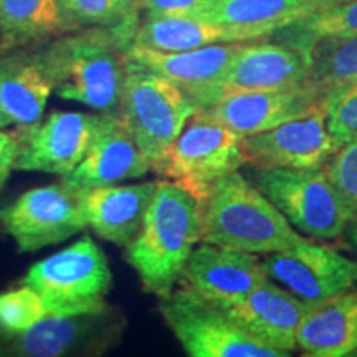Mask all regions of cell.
Here are the masks:
<instances>
[{
  "mask_svg": "<svg viewBox=\"0 0 357 357\" xmlns=\"http://www.w3.org/2000/svg\"><path fill=\"white\" fill-rule=\"evenodd\" d=\"M242 43H213L185 52H159L129 45L124 53L128 61L169 79L190 98L220 82Z\"/></svg>",
  "mask_w": 357,
  "mask_h": 357,
  "instance_id": "21",
  "label": "cell"
},
{
  "mask_svg": "<svg viewBox=\"0 0 357 357\" xmlns=\"http://www.w3.org/2000/svg\"><path fill=\"white\" fill-rule=\"evenodd\" d=\"M129 40L113 29H84L42 48L55 79V93L98 114L118 116L128 77Z\"/></svg>",
  "mask_w": 357,
  "mask_h": 357,
  "instance_id": "2",
  "label": "cell"
},
{
  "mask_svg": "<svg viewBox=\"0 0 357 357\" xmlns=\"http://www.w3.org/2000/svg\"><path fill=\"white\" fill-rule=\"evenodd\" d=\"M255 184L291 225L314 238H337L351 222L324 167L260 169Z\"/></svg>",
  "mask_w": 357,
  "mask_h": 357,
  "instance_id": "7",
  "label": "cell"
},
{
  "mask_svg": "<svg viewBox=\"0 0 357 357\" xmlns=\"http://www.w3.org/2000/svg\"><path fill=\"white\" fill-rule=\"evenodd\" d=\"M316 306L319 305L303 301L268 278L242 301L225 310L253 339L289 356L298 347L296 334L303 318Z\"/></svg>",
  "mask_w": 357,
  "mask_h": 357,
  "instance_id": "17",
  "label": "cell"
},
{
  "mask_svg": "<svg viewBox=\"0 0 357 357\" xmlns=\"http://www.w3.org/2000/svg\"><path fill=\"white\" fill-rule=\"evenodd\" d=\"M212 2L213 0H139V8L147 15H185L204 19Z\"/></svg>",
  "mask_w": 357,
  "mask_h": 357,
  "instance_id": "32",
  "label": "cell"
},
{
  "mask_svg": "<svg viewBox=\"0 0 357 357\" xmlns=\"http://www.w3.org/2000/svg\"><path fill=\"white\" fill-rule=\"evenodd\" d=\"M65 314L29 284L0 293V333L19 334L50 316Z\"/></svg>",
  "mask_w": 357,
  "mask_h": 357,
  "instance_id": "29",
  "label": "cell"
},
{
  "mask_svg": "<svg viewBox=\"0 0 357 357\" xmlns=\"http://www.w3.org/2000/svg\"><path fill=\"white\" fill-rule=\"evenodd\" d=\"M24 284L37 289L65 314H73L108 305L105 298L113 287V275L105 252L91 236L83 235L70 247L35 263Z\"/></svg>",
  "mask_w": 357,
  "mask_h": 357,
  "instance_id": "8",
  "label": "cell"
},
{
  "mask_svg": "<svg viewBox=\"0 0 357 357\" xmlns=\"http://www.w3.org/2000/svg\"><path fill=\"white\" fill-rule=\"evenodd\" d=\"M324 171L349 213L351 222L357 220V137L339 147L324 164Z\"/></svg>",
  "mask_w": 357,
  "mask_h": 357,
  "instance_id": "30",
  "label": "cell"
},
{
  "mask_svg": "<svg viewBox=\"0 0 357 357\" xmlns=\"http://www.w3.org/2000/svg\"><path fill=\"white\" fill-rule=\"evenodd\" d=\"M121 106L116 118L154 169L197 111L177 84L128 61Z\"/></svg>",
  "mask_w": 357,
  "mask_h": 357,
  "instance_id": "4",
  "label": "cell"
},
{
  "mask_svg": "<svg viewBox=\"0 0 357 357\" xmlns=\"http://www.w3.org/2000/svg\"><path fill=\"white\" fill-rule=\"evenodd\" d=\"M101 114L55 111L45 121L20 132L17 171L56 174L65 177L75 171L95 137Z\"/></svg>",
  "mask_w": 357,
  "mask_h": 357,
  "instance_id": "14",
  "label": "cell"
},
{
  "mask_svg": "<svg viewBox=\"0 0 357 357\" xmlns=\"http://www.w3.org/2000/svg\"><path fill=\"white\" fill-rule=\"evenodd\" d=\"M258 40L252 32L213 24L199 17L144 15L137 22L131 45L159 52H185L213 43Z\"/></svg>",
  "mask_w": 357,
  "mask_h": 357,
  "instance_id": "22",
  "label": "cell"
},
{
  "mask_svg": "<svg viewBox=\"0 0 357 357\" xmlns=\"http://www.w3.org/2000/svg\"><path fill=\"white\" fill-rule=\"evenodd\" d=\"M357 82V35L323 40L311 52L307 84L326 96L334 89Z\"/></svg>",
  "mask_w": 357,
  "mask_h": 357,
  "instance_id": "27",
  "label": "cell"
},
{
  "mask_svg": "<svg viewBox=\"0 0 357 357\" xmlns=\"http://www.w3.org/2000/svg\"><path fill=\"white\" fill-rule=\"evenodd\" d=\"M352 293H354V296H356V300H357V288L352 289Z\"/></svg>",
  "mask_w": 357,
  "mask_h": 357,
  "instance_id": "37",
  "label": "cell"
},
{
  "mask_svg": "<svg viewBox=\"0 0 357 357\" xmlns=\"http://www.w3.org/2000/svg\"><path fill=\"white\" fill-rule=\"evenodd\" d=\"M263 266L268 278L312 305H323L357 287V261L310 238L296 247L266 253Z\"/></svg>",
  "mask_w": 357,
  "mask_h": 357,
  "instance_id": "11",
  "label": "cell"
},
{
  "mask_svg": "<svg viewBox=\"0 0 357 357\" xmlns=\"http://www.w3.org/2000/svg\"><path fill=\"white\" fill-rule=\"evenodd\" d=\"M124 324L121 311L109 305L93 311L50 316L24 333H0V356H100L118 344Z\"/></svg>",
  "mask_w": 357,
  "mask_h": 357,
  "instance_id": "9",
  "label": "cell"
},
{
  "mask_svg": "<svg viewBox=\"0 0 357 357\" xmlns=\"http://www.w3.org/2000/svg\"><path fill=\"white\" fill-rule=\"evenodd\" d=\"M240 139L230 128L195 111L154 171L184 187L200 204L222 177L247 164Z\"/></svg>",
  "mask_w": 357,
  "mask_h": 357,
  "instance_id": "6",
  "label": "cell"
},
{
  "mask_svg": "<svg viewBox=\"0 0 357 357\" xmlns=\"http://www.w3.org/2000/svg\"><path fill=\"white\" fill-rule=\"evenodd\" d=\"M200 242L273 253L306 242L273 202L238 171L222 177L200 202Z\"/></svg>",
  "mask_w": 357,
  "mask_h": 357,
  "instance_id": "3",
  "label": "cell"
},
{
  "mask_svg": "<svg viewBox=\"0 0 357 357\" xmlns=\"http://www.w3.org/2000/svg\"><path fill=\"white\" fill-rule=\"evenodd\" d=\"M71 32L113 29L132 42L139 0H58Z\"/></svg>",
  "mask_w": 357,
  "mask_h": 357,
  "instance_id": "28",
  "label": "cell"
},
{
  "mask_svg": "<svg viewBox=\"0 0 357 357\" xmlns=\"http://www.w3.org/2000/svg\"><path fill=\"white\" fill-rule=\"evenodd\" d=\"M346 231H347V238H349L352 248H354L357 253V220L347 223Z\"/></svg>",
  "mask_w": 357,
  "mask_h": 357,
  "instance_id": "34",
  "label": "cell"
},
{
  "mask_svg": "<svg viewBox=\"0 0 357 357\" xmlns=\"http://www.w3.org/2000/svg\"><path fill=\"white\" fill-rule=\"evenodd\" d=\"M321 102L323 96L305 83L283 89L229 93L197 111L217 119L243 137L268 131L289 119L301 118L321 106Z\"/></svg>",
  "mask_w": 357,
  "mask_h": 357,
  "instance_id": "15",
  "label": "cell"
},
{
  "mask_svg": "<svg viewBox=\"0 0 357 357\" xmlns=\"http://www.w3.org/2000/svg\"><path fill=\"white\" fill-rule=\"evenodd\" d=\"M334 2L339 0H213L204 19L265 38Z\"/></svg>",
  "mask_w": 357,
  "mask_h": 357,
  "instance_id": "24",
  "label": "cell"
},
{
  "mask_svg": "<svg viewBox=\"0 0 357 357\" xmlns=\"http://www.w3.org/2000/svg\"><path fill=\"white\" fill-rule=\"evenodd\" d=\"M352 356H357V342H356V349H354V352H352Z\"/></svg>",
  "mask_w": 357,
  "mask_h": 357,
  "instance_id": "36",
  "label": "cell"
},
{
  "mask_svg": "<svg viewBox=\"0 0 357 357\" xmlns=\"http://www.w3.org/2000/svg\"><path fill=\"white\" fill-rule=\"evenodd\" d=\"M329 132L339 144L357 137V82L334 89L323 98Z\"/></svg>",
  "mask_w": 357,
  "mask_h": 357,
  "instance_id": "31",
  "label": "cell"
},
{
  "mask_svg": "<svg viewBox=\"0 0 357 357\" xmlns=\"http://www.w3.org/2000/svg\"><path fill=\"white\" fill-rule=\"evenodd\" d=\"M0 225L22 253L65 242L88 229L82 189L61 178L58 184L26 190L15 202L0 208Z\"/></svg>",
  "mask_w": 357,
  "mask_h": 357,
  "instance_id": "10",
  "label": "cell"
},
{
  "mask_svg": "<svg viewBox=\"0 0 357 357\" xmlns=\"http://www.w3.org/2000/svg\"><path fill=\"white\" fill-rule=\"evenodd\" d=\"M276 33L280 35L281 42L291 45L311 58L312 48L323 40L356 37L357 0H339L311 12Z\"/></svg>",
  "mask_w": 357,
  "mask_h": 357,
  "instance_id": "26",
  "label": "cell"
},
{
  "mask_svg": "<svg viewBox=\"0 0 357 357\" xmlns=\"http://www.w3.org/2000/svg\"><path fill=\"white\" fill-rule=\"evenodd\" d=\"M151 171V162L116 116H100L95 137L82 162L61 177L78 189L111 185L137 178Z\"/></svg>",
  "mask_w": 357,
  "mask_h": 357,
  "instance_id": "19",
  "label": "cell"
},
{
  "mask_svg": "<svg viewBox=\"0 0 357 357\" xmlns=\"http://www.w3.org/2000/svg\"><path fill=\"white\" fill-rule=\"evenodd\" d=\"M159 312L190 357H284L245 333L225 307L189 284L159 300Z\"/></svg>",
  "mask_w": 357,
  "mask_h": 357,
  "instance_id": "5",
  "label": "cell"
},
{
  "mask_svg": "<svg viewBox=\"0 0 357 357\" xmlns=\"http://www.w3.org/2000/svg\"><path fill=\"white\" fill-rule=\"evenodd\" d=\"M311 58L283 42L242 43L220 82L190 96L195 108L202 109L218 96L240 91L283 89L307 83Z\"/></svg>",
  "mask_w": 357,
  "mask_h": 357,
  "instance_id": "12",
  "label": "cell"
},
{
  "mask_svg": "<svg viewBox=\"0 0 357 357\" xmlns=\"http://www.w3.org/2000/svg\"><path fill=\"white\" fill-rule=\"evenodd\" d=\"M68 32L58 0H0V52L29 48Z\"/></svg>",
  "mask_w": 357,
  "mask_h": 357,
  "instance_id": "25",
  "label": "cell"
},
{
  "mask_svg": "<svg viewBox=\"0 0 357 357\" xmlns=\"http://www.w3.org/2000/svg\"><path fill=\"white\" fill-rule=\"evenodd\" d=\"M155 187L158 181L82 189V205L88 227L106 242L128 247L141 230Z\"/></svg>",
  "mask_w": 357,
  "mask_h": 357,
  "instance_id": "20",
  "label": "cell"
},
{
  "mask_svg": "<svg viewBox=\"0 0 357 357\" xmlns=\"http://www.w3.org/2000/svg\"><path fill=\"white\" fill-rule=\"evenodd\" d=\"M248 164L258 169H319L341 147L329 132L323 102L301 118L240 139Z\"/></svg>",
  "mask_w": 357,
  "mask_h": 357,
  "instance_id": "13",
  "label": "cell"
},
{
  "mask_svg": "<svg viewBox=\"0 0 357 357\" xmlns=\"http://www.w3.org/2000/svg\"><path fill=\"white\" fill-rule=\"evenodd\" d=\"M53 91L55 79L42 48L0 52V111L20 132L42 121Z\"/></svg>",
  "mask_w": 357,
  "mask_h": 357,
  "instance_id": "18",
  "label": "cell"
},
{
  "mask_svg": "<svg viewBox=\"0 0 357 357\" xmlns=\"http://www.w3.org/2000/svg\"><path fill=\"white\" fill-rule=\"evenodd\" d=\"M357 342V300L354 293L312 307L303 318L296 334V344L306 356H352Z\"/></svg>",
  "mask_w": 357,
  "mask_h": 357,
  "instance_id": "23",
  "label": "cell"
},
{
  "mask_svg": "<svg viewBox=\"0 0 357 357\" xmlns=\"http://www.w3.org/2000/svg\"><path fill=\"white\" fill-rule=\"evenodd\" d=\"M20 144L22 137L17 129L13 132H7L3 131V128H0V192H2L3 185L7 184L12 171L15 169V160L20 153Z\"/></svg>",
  "mask_w": 357,
  "mask_h": 357,
  "instance_id": "33",
  "label": "cell"
},
{
  "mask_svg": "<svg viewBox=\"0 0 357 357\" xmlns=\"http://www.w3.org/2000/svg\"><path fill=\"white\" fill-rule=\"evenodd\" d=\"M7 126H10V121H8L7 116L0 111V128H7Z\"/></svg>",
  "mask_w": 357,
  "mask_h": 357,
  "instance_id": "35",
  "label": "cell"
},
{
  "mask_svg": "<svg viewBox=\"0 0 357 357\" xmlns=\"http://www.w3.org/2000/svg\"><path fill=\"white\" fill-rule=\"evenodd\" d=\"M200 231L199 200L176 182L158 181L141 230L126 247V260L146 291L162 300L176 289Z\"/></svg>",
  "mask_w": 357,
  "mask_h": 357,
  "instance_id": "1",
  "label": "cell"
},
{
  "mask_svg": "<svg viewBox=\"0 0 357 357\" xmlns=\"http://www.w3.org/2000/svg\"><path fill=\"white\" fill-rule=\"evenodd\" d=\"M182 280L202 296L227 307L248 296L268 275L255 253L200 242L185 263Z\"/></svg>",
  "mask_w": 357,
  "mask_h": 357,
  "instance_id": "16",
  "label": "cell"
}]
</instances>
